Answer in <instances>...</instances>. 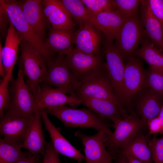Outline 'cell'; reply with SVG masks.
Masks as SVG:
<instances>
[{"label": "cell", "mask_w": 163, "mask_h": 163, "mask_svg": "<svg viewBox=\"0 0 163 163\" xmlns=\"http://www.w3.org/2000/svg\"><path fill=\"white\" fill-rule=\"evenodd\" d=\"M45 109L47 114L59 119L65 127L93 128L98 131H103L108 136L112 133L104 117L88 108L76 109L62 106Z\"/></svg>", "instance_id": "cell-1"}, {"label": "cell", "mask_w": 163, "mask_h": 163, "mask_svg": "<svg viewBox=\"0 0 163 163\" xmlns=\"http://www.w3.org/2000/svg\"><path fill=\"white\" fill-rule=\"evenodd\" d=\"M112 156L110 155L102 163H112Z\"/></svg>", "instance_id": "cell-42"}, {"label": "cell", "mask_w": 163, "mask_h": 163, "mask_svg": "<svg viewBox=\"0 0 163 163\" xmlns=\"http://www.w3.org/2000/svg\"><path fill=\"white\" fill-rule=\"evenodd\" d=\"M136 54L145 60L151 68L163 72V54L148 40H146L136 52Z\"/></svg>", "instance_id": "cell-28"}, {"label": "cell", "mask_w": 163, "mask_h": 163, "mask_svg": "<svg viewBox=\"0 0 163 163\" xmlns=\"http://www.w3.org/2000/svg\"><path fill=\"white\" fill-rule=\"evenodd\" d=\"M59 154L51 141L46 142L42 163H61Z\"/></svg>", "instance_id": "cell-35"}, {"label": "cell", "mask_w": 163, "mask_h": 163, "mask_svg": "<svg viewBox=\"0 0 163 163\" xmlns=\"http://www.w3.org/2000/svg\"><path fill=\"white\" fill-rule=\"evenodd\" d=\"M43 3L45 16L51 27L74 30L75 24L59 0H44Z\"/></svg>", "instance_id": "cell-20"}, {"label": "cell", "mask_w": 163, "mask_h": 163, "mask_svg": "<svg viewBox=\"0 0 163 163\" xmlns=\"http://www.w3.org/2000/svg\"><path fill=\"white\" fill-rule=\"evenodd\" d=\"M101 33L90 23L83 25L75 32L74 40L75 48L88 54H99L102 40Z\"/></svg>", "instance_id": "cell-16"}, {"label": "cell", "mask_w": 163, "mask_h": 163, "mask_svg": "<svg viewBox=\"0 0 163 163\" xmlns=\"http://www.w3.org/2000/svg\"><path fill=\"white\" fill-rule=\"evenodd\" d=\"M66 63L74 77L79 83L82 82L106 69L100 53L96 55L86 53L75 48L65 56Z\"/></svg>", "instance_id": "cell-5"}, {"label": "cell", "mask_w": 163, "mask_h": 163, "mask_svg": "<svg viewBox=\"0 0 163 163\" xmlns=\"http://www.w3.org/2000/svg\"><path fill=\"white\" fill-rule=\"evenodd\" d=\"M20 45L21 54L20 67L27 76V85L37 101L40 83L48 72L47 63L41 54L28 43L22 40Z\"/></svg>", "instance_id": "cell-3"}, {"label": "cell", "mask_w": 163, "mask_h": 163, "mask_svg": "<svg viewBox=\"0 0 163 163\" xmlns=\"http://www.w3.org/2000/svg\"><path fill=\"white\" fill-rule=\"evenodd\" d=\"M125 21L118 12L112 8L92 17L89 23L102 33L106 39L113 41L117 38Z\"/></svg>", "instance_id": "cell-14"}, {"label": "cell", "mask_w": 163, "mask_h": 163, "mask_svg": "<svg viewBox=\"0 0 163 163\" xmlns=\"http://www.w3.org/2000/svg\"><path fill=\"white\" fill-rule=\"evenodd\" d=\"M22 39L10 22L5 43L2 47L0 42V51L5 75L12 77L14 68L17 59L19 46Z\"/></svg>", "instance_id": "cell-21"}, {"label": "cell", "mask_w": 163, "mask_h": 163, "mask_svg": "<svg viewBox=\"0 0 163 163\" xmlns=\"http://www.w3.org/2000/svg\"><path fill=\"white\" fill-rule=\"evenodd\" d=\"M41 159L40 155H32L16 163H40Z\"/></svg>", "instance_id": "cell-38"}, {"label": "cell", "mask_w": 163, "mask_h": 163, "mask_svg": "<svg viewBox=\"0 0 163 163\" xmlns=\"http://www.w3.org/2000/svg\"><path fill=\"white\" fill-rule=\"evenodd\" d=\"M154 163H163V136L148 140Z\"/></svg>", "instance_id": "cell-34"}, {"label": "cell", "mask_w": 163, "mask_h": 163, "mask_svg": "<svg viewBox=\"0 0 163 163\" xmlns=\"http://www.w3.org/2000/svg\"><path fill=\"white\" fill-rule=\"evenodd\" d=\"M152 12L161 23L163 29V0L147 1Z\"/></svg>", "instance_id": "cell-36"}, {"label": "cell", "mask_w": 163, "mask_h": 163, "mask_svg": "<svg viewBox=\"0 0 163 163\" xmlns=\"http://www.w3.org/2000/svg\"><path fill=\"white\" fill-rule=\"evenodd\" d=\"M116 163H129L124 155L122 153V155L117 161Z\"/></svg>", "instance_id": "cell-41"}, {"label": "cell", "mask_w": 163, "mask_h": 163, "mask_svg": "<svg viewBox=\"0 0 163 163\" xmlns=\"http://www.w3.org/2000/svg\"><path fill=\"white\" fill-rule=\"evenodd\" d=\"M158 116L160 117H163V101L162 104V106L161 111Z\"/></svg>", "instance_id": "cell-43"}, {"label": "cell", "mask_w": 163, "mask_h": 163, "mask_svg": "<svg viewBox=\"0 0 163 163\" xmlns=\"http://www.w3.org/2000/svg\"><path fill=\"white\" fill-rule=\"evenodd\" d=\"M23 143H11L0 139V163H16L32 155L22 151Z\"/></svg>", "instance_id": "cell-27"}, {"label": "cell", "mask_w": 163, "mask_h": 163, "mask_svg": "<svg viewBox=\"0 0 163 163\" xmlns=\"http://www.w3.org/2000/svg\"><path fill=\"white\" fill-rule=\"evenodd\" d=\"M76 92L77 97L78 95H82L111 101L118 107L124 118L128 116L114 91L106 69L94 76L79 83Z\"/></svg>", "instance_id": "cell-6"}, {"label": "cell", "mask_w": 163, "mask_h": 163, "mask_svg": "<svg viewBox=\"0 0 163 163\" xmlns=\"http://www.w3.org/2000/svg\"><path fill=\"white\" fill-rule=\"evenodd\" d=\"M5 75L2 61V53L0 51V75L3 78Z\"/></svg>", "instance_id": "cell-40"}, {"label": "cell", "mask_w": 163, "mask_h": 163, "mask_svg": "<svg viewBox=\"0 0 163 163\" xmlns=\"http://www.w3.org/2000/svg\"><path fill=\"white\" fill-rule=\"evenodd\" d=\"M145 76L140 63L131 58L125 66L123 86L125 102L131 99L140 90L145 82Z\"/></svg>", "instance_id": "cell-18"}, {"label": "cell", "mask_w": 163, "mask_h": 163, "mask_svg": "<svg viewBox=\"0 0 163 163\" xmlns=\"http://www.w3.org/2000/svg\"><path fill=\"white\" fill-rule=\"evenodd\" d=\"M20 2L27 21L36 34L44 42L47 20L44 13L43 1L26 0Z\"/></svg>", "instance_id": "cell-17"}, {"label": "cell", "mask_w": 163, "mask_h": 163, "mask_svg": "<svg viewBox=\"0 0 163 163\" xmlns=\"http://www.w3.org/2000/svg\"><path fill=\"white\" fill-rule=\"evenodd\" d=\"M146 124L134 115L118 120L114 123V130L112 134L110 136L105 135V147L112 151L123 150Z\"/></svg>", "instance_id": "cell-7"}, {"label": "cell", "mask_w": 163, "mask_h": 163, "mask_svg": "<svg viewBox=\"0 0 163 163\" xmlns=\"http://www.w3.org/2000/svg\"><path fill=\"white\" fill-rule=\"evenodd\" d=\"M12 78L6 75L3 78L0 84V117L4 114V111L7 108L10 101L9 82Z\"/></svg>", "instance_id": "cell-33"}, {"label": "cell", "mask_w": 163, "mask_h": 163, "mask_svg": "<svg viewBox=\"0 0 163 163\" xmlns=\"http://www.w3.org/2000/svg\"><path fill=\"white\" fill-rule=\"evenodd\" d=\"M143 163H152L151 150L148 140L142 135H138L123 149Z\"/></svg>", "instance_id": "cell-26"}, {"label": "cell", "mask_w": 163, "mask_h": 163, "mask_svg": "<svg viewBox=\"0 0 163 163\" xmlns=\"http://www.w3.org/2000/svg\"><path fill=\"white\" fill-rule=\"evenodd\" d=\"M147 125L149 134L158 133L163 134V117L158 116L149 121Z\"/></svg>", "instance_id": "cell-37"}, {"label": "cell", "mask_w": 163, "mask_h": 163, "mask_svg": "<svg viewBox=\"0 0 163 163\" xmlns=\"http://www.w3.org/2000/svg\"><path fill=\"white\" fill-rule=\"evenodd\" d=\"M122 153L124 155L129 163H143L137 159L126 152L122 151Z\"/></svg>", "instance_id": "cell-39"}, {"label": "cell", "mask_w": 163, "mask_h": 163, "mask_svg": "<svg viewBox=\"0 0 163 163\" xmlns=\"http://www.w3.org/2000/svg\"><path fill=\"white\" fill-rule=\"evenodd\" d=\"M24 75L19 67L16 79L9 87L10 101L5 111L32 118L37 110V101L30 88L24 81Z\"/></svg>", "instance_id": "cell-4"}, {"label": "cell", "mask_w": 163, "mask_h": 163, "mask_svg": "<svg viewBox=\"0 0 163 163\" xmlns=\"http://www.w3.org/2000/svg\"><path fill=\"white\" fill-rule=\"evenodd\" d=\"M104 53L106 68L113 89L120 103H125L123 83L125 65L123 59L112 41L106 40Z\"/></svg>", "instance_id": "cell-9"}, {"label": "cell", "mask_w": 163, "mask_h": 163, "mask_svg": "<svg viewBox=\"0 0 163 163\" xmlns=\"http://www.w3.org/2000/svg\"><path fill=\"white\" fill-rule=\"evenodd\" d=\"M42 118L45 128L49 133L53 146L59 154L72 158L81 163L85 160V157L61 134L51 121L45 109L41 110Z\"/></svg>", "instance_id": "cell-15"}, {"label": "cell", "mask_w": 163, "mask_h": 163, "mask_svg": "<svg viewBox=\"0 0 163 163\" xmlns=\"http://www.w3.org/2000/svg\"><path fill=\"white\" fill-rule=\"evenodd\" d=\"M78 97L81 104L100 116L108 118L114 123L124 118L118 107L111 101L82 95Z\"/></svg>", "instance_id": "cell-23"}, {"label": "cell", "mask_w": 163, "mask_h": 163, "mask_svg": "<svg viewBox=\"0 0 163 163\" xmlns=\"http://www.w3.org/2000/svg\"><path fill=\"white\" fill-rule=\"evenodd\" d=\"M37 96V110L68 104L74 106L82 103L79 99L66 94L63 90L56 88H52L45 84L40 86Z\"/></svg>", "instance_id": "cell-12"}, {"label": "cell", "mask_w": 163, "mask_h": 163, "mask_svg": "<svg viewBox=\"0 0 163 163\" xmlns=\"http://www.w3.org/2000/svg\"><path fill=\"white\" fill-rule=\"evenodd\" d=\"M142 1L138 0H112L113 9L126 21L136 15L138 7Z\"/></svg>", "instance_id": "cell-30"}, {"label": "cell", "mask_w": 163, "mask_h": 163, "mask_svg": "<svg viewBox=\"0 0 163 163\" xmlns=\"http://www.w3.org/2000/svg\"><path fill=\"white\" fill-rule=\"evenodd\" d=\"M74 30L50 28L45 43L48 50L53 53L67 56L74 48Z\"/></svg>", "instance_id": "cell-22"}, {"label": "cell", "mask_w": 163, "mask_h": 163, "mask_svg": "<svg viewBox=\"0 0 163 163\" xmlns=\"http://www.w3.org/2000/svg\"><path fill=\"white\" fill-rule=\"evenodd\" d=\"M47 64L48 72L42 83L61 89L69 95L78 98L76 92L79 82L67 65L64 55L58 54Z\"/></svg>", "instance_id": "cell-8"}, {"label": "cell", "mask_w": 163, "mask_h": 163, "mask_svg": "<svg viewBox=\"0 0 163 163\" xmlns=\"http://www.w3.org/2000/svg\"><path fill=\"white\" fill-rule=\"evenodd\" d=\"M41 110H37L31 120L23 147L32 155H44L46 143L41 122Z\"/></svg>", "instance_id": "cell-19"}, {"label": "cell", "mask_w": 163, "mask_h": 163, "mask_svg": "<svg viewBox=\"0 0 163 163\" xmlns=\"http://www.w3.org/2000/svg\"><path fill=\"white\" fill-rule=\"evenodd\" d=\"M160 97L150 90L139 101L138 113L141 120L147 124L149 121L159 116L162 106Z\"/></svg>", "instance_id": "cell-25"}, {"label": "cell", "mask_w": 163, "mask_h": 163, "mask_svg": "<svg viewBox=\"0 0 163 163\" xmlns=\"http://www.w3.org/2000/svg\"><path fill=\"white\" fill-rule=\"evenodd\" d=\"M74 21L81 27L89 22L91 16L81 0H59Z\"/></svg>", "instance_id": "cell-29"}, {"label": "cell", "mask_w": 163, "mask_h": 163, "mask_svg": "<svg viewBox=\"0 0 163 163\" xmlns=\"http://www.w3.org/2000/svg\"><path fill=\"white\" fill-rule=\"evenodd\" d=\"M103 131H99L95 134L88 136L78 131L74 134L79 138L84 148L86 163H102L110 155L106 149Z\"/></svg>", "instance_id": "cell-13"}, {"label": "cell", "mask_w": 163, "mask_h": 163, "mask_svg": "<svg viewBox=\"0 0 163 163\" xmlns=\"http://www.w3.org/2000/svg\"><path fill=\"white\" fill-rule=\"evenodd\" d=\"M32 118L5 111L0 118L1 136H3V139L9 143H23Z\"/></svg>", "instance_id": "cell-11"}, {"label": "cell", "mask_w": 163, "mask_h": 163, "mask_svg": "<svg viewBox=\"0 0 163 163\" xmlns=\"http://www.w3.org/2000/svg\"><path fill=\"white\" fill-rule=\"evenodd\" d=\"M87 8L91 18L105 10L113 8L112 0H81Z\"/></svg>", "instance_id": "cell-32"}, {"label": "cell", "mask_w": 163, "mask_h": 163, "mask_svg": "<svg viewBox=\"0 0 163 163\" xmlns=\"http://www.w3.org/2000/svg\"><path fill=\"white\" fill-rule=\"evenodd\" d=\"M142 30L136 15L126 20L123 24L114 45L123 59L133 54L142 37Z\"/></svg>", "instance_id": "cell-10"}, {"label": "cell", "mask_w": 163, "mask_h": 163, "mask_svg": "<svg viewBox=\"0 0 163 163\" xmlns=\"http://www.w3.org/2000/svg\"><path fill=\"white\" fill-rule=\"evenodd\" d=\"M146 79L150 90L160 97H163V72L150 67Z\"/></svg>", "instance_id": "cell-31"}, {"label": "cell", "mask_w": 163, "mask_h": 163, "mask_svg": "<svg viewBox=\"0 0 163 163\" xmlns=\"http://www.w3.org/2000/svg\"><path fill=\"white\" fill-rule=\"evenodd\" d=\"M0 7L5 10L9 21L19 36L33 46L44 57L47 63L53 57L54 53L46 47L45 42L36 34L26 20L19 1L0 0Z\"/></svg>", "instance_id": "cell-2"}, {"label": "cell", "mask_w": 163, "mask_h": 163, "mask_svg": "<svg viewBox=\"0 0 163 163\" xmlns=\"http://www.w3.org/2000/svg\"><path fill=\"white\" fill-rule=\"evenodd\" d=\"M142 21L146 33L152 42L163 50V29L161 24L154 15L147 1H142Z\"/></svg>", "instance_id": "cell-24"}]
</instances>
